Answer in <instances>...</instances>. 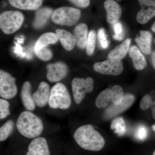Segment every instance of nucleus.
Wrapping results in <instances>:
<instances>
[{
    "instance_id": "7c9ffc66",
    "label": "nucleus",
    "mask_w": 155,
    "mask_h": 155,
    "mask_svg": "<svg viewBox=\"0 0 155 155\" xmlns=\"http://www.w3.org/2000/svg\"><path fill=\"white\" fill-rule=\"evenodd\" d=\"M97 36L101 47L104 49L107 48L109 45V42H108L107 35L104 28H100L98 30Z\"/></svg>"
},
{
    "instance_id": "4468645a",
    "label": "nucleus",
    "mask_w": 155,
    "mask_h": 155,
    "mask_svg": "<svg viewBox=\"0 0 155 155\" xmlns=\"http://www.w3.org/2000/svg\"><path fill=\"white\" fill-rule=\"evenodd\" d=\"M107 12V20L108 23L114 24L118 22L122 14L121 6L114 0H107L104 3Z\"/></svg>"
},
{
    "instance_id": "f8f14e48",
    "label": "nucleus",
    "mask_w": 155,
    "mask_h": 155,
    "mask_svg": "<svg viewBox=\"0 0 155 155\" xmlns=\"http://www.w3.org/2000/svg\"><path fill=\"white\" fill-rule=\"evenodd\" d=\"M26 155H50L46 140L43 137L34 139L28 145Z\"/></svg>"
},
{
    "instance_id": "5701e85b",
    "label": "nucleus",
    "mask_w": 155,
    "mask_h": 155,
    "mask_svg": "<svg viewBox=\"0 0 155 155\" xmlns=\"http://www.w3.org/2000/svg\"><path fill=\"white\" fill-rule=\"evenodd\" d=\"M58 38L56 33L48 32L42 35L35 43V51H38L42 48L46 47L50 44H54L58 42Z\"/></svg>"
},
{
    "instance_id": "2f4dec72",
    "label": "nucleus",
    "mask_w": 155,
    "mask_h": 155,
    "mask_svg": "<svg viewBox=\"0 0 155 155\" xmlns=\"http://www.w3.org/2000/svg\"><path fill=\"white\" fill-rule=\"evenodd\" d=\"M153 102L149 95H146L142 98L140 104V107L143 110H146L153 106Z\"/></svg>"
},
{
    "instance_id": "a211bd4d",
    "label": "nucleus",
    "mask_w": 155,
    "mask_h": 155,
    "mask_svg": "<svg viewBox=\"0 0 155 155\" xmlns=\"http://www.w3.org/2000/svg\"><path fill=\"white\" fill-rule=\"evenodd\" d=\"M56 34L62 46L66 51H70L73 49L76 44V39L74 35L61 28L56 30Z\"/></svg>"
},
{
    "instance_id": "4be33fe9",
    "label": "nucleus",
    "mask_w": 155,
    "mask_h": 155,
    "mask_svg": "<svg viewBox=\"0 0 155 155\" xmlns=\"http://www.w3.org/2000/svg\"><path fill=\"white\" fill-rule=\"evenodd\" d=\"M131 40L127 38L121 44L117 46L111 51L108 54L109 59H120L122 60L125 58L129 51Z\"/></svg>"
},
{
    "instance_id": "ddd939ff",
    "label": "nucleus",
    "mask_w": 155,
    "mask_h": 155,
    "mask_svg": "<svg viewBox=\"0 0 155 155\" xmlns=\"http://www.w3.org/2000/svg\"><path fill=\"white\" fill-rule=\"evenodd\" d=\"M50 86L47 82L42 81L39 85L38 89L34 93V101L39 107H43L48 103L50 95Z\"/></svg>"
},
{
    "instance_id": "c85d7f7f",
    "label": "nucleus",
    "mask_w": 155,
    "mask_h": 155,
    "mask_svg": "<svg viewBox=\"0 0 155 155\" xmlns=\"http://www.w3.org/2000/svg\"><path fill=\"white\" fill-rule=\"evenodd\" d=\"M35 53L39 59L45 61H49L53 56L52 52L47 47L35 51Z\"/></svg>"
},
{
    "instance_id": "b1692460",
    "label": "nucleus",
    "mask_w": 155,
    "mask_h": 155,
    "mask_svg": "<svg viewBox=\"0 0 155 155\" xmlns=\"http://www.w3.org/2000/svg\"><path fill=\"white\" fill-rule=\"evenodd\" d=\"M111 88H107L103 90L97 97L95 101V105L97 107L102 108L107 105L111 101Z\"/></svg>"
},
{
    "instance_id": "f704fd0d",
    "label": "nucleus",
    "mask_w": 155,
    "mask_h": 155,
    "mask_svg": "<svg viewBox=\"0 0 155 155\" xmlns=\"http://www.w3.org/2000/svg\"><path fill=\"white\" fill-rule=\"evenodd\" d=\"M114 28L115 35H119L121 34L124 33L122 25L120 22H117L114 23Z\"/></svg>"
},
{
    "instance_id": "a878e982",
    "label": "nucleus",
    "mask_w": 155,
    "mask_h": 155,
    "mask_svg": "<svg viewBox=\"0 0 155 155\" xmlns=\"http://www.w3.org/2000/svg\"><path fill=\"white\" fill-rule=\"evenodd\" d=\"M111 129L114 130V132L119 136L124 135L126 132L125 122L121 117L114 119L111 125Z\"/></svg>"
},
{
    "instance_id": "9b49d317",
    "label": "nucleus",
    "mask_w": 155,
    "mask_h": 155,
    "mask_svg": "<svg viewBox=\"0 0 155 155\" xmlns=\"http://www.w3.org/2000/svg\"><path fill=\"white\" fill-rule=\"evenodd\" d=\"M134 100L135 98L133 95L125 94L121 104L118 105L114 104L107 108L105 112V118L106 119H111L124 112L132 105Z\"/></svg>"
},
{
    "instance_id": "0eeeda50",
    "label": "nucleus",
    "mask_w": 155,
    "mask_h": 155,
    "mask_svg": "<svg viewBox=\"0 0 155 155\" xmlns=\"http://www.w3.org/2000/svg\"><path fill=\"white\" fill-rule=\"evenodd\" d=\"M16 79L8 72L0 70V96L5 99H11L17 94Z\"/></svg>"
},
{
    "instance_id": "4c0bfd02",
    "label": "nucleus",
    "mask_w": 155,
    "mask_h": 155,
    "mask_svg": "<svg viewBox=\"0 0 155 155\" xmlns=\"http://www.w3.org/2000/svg\"><path fill=\"white\" fill-rule=\"evenodd\" d=\"M151 30H152L153 32L155 33V21L153 24L152 26Z\"/></svg>"
},
{
    "instance_id": "cd10ccee",
    "label": "nucleus",
    "mask_w": 155,
    "mask_h": 155,
    "mask_svg": "<svg viewBox=\"0 0 155 155\" xmlns=\"http://www.w3.org/2000/svg\"><path fill=\"white\" fill-rule=\"evenodd\" d=\"M96 38L97 34L95 31H91L88 34L86 45L87 54L89 56L92 55L94 52Z\"/></svg>"
},
{
    "instance_id": "7ed1b4c3",
    "label": "nucleus",
    "mask_w": 155,
    "mask_h": 155,
    "mask_svg": "<svg viewBox=\"0 0 155 155\" xmlns=\"http://www.w3.org/2000/svg\"><path fill=\"white\" fill-rule=\"evenodd\" d=\"M71 103V97L65 85L58 82L52 87L48 101L50 107L66 110L70 107Z\"/></svg>"
},
{
    "instance_id": "e433bc0d",
    "label": "nucleus",
    "mask_w": 155,
    "mask_h": 155,
    "mask_svg": "<svg viewBox=\"0 0 155 155\" xmlns=\"http://www.w3.org/2000/svg\"><path fill=\"white\" fill-rule=\"evenodd\" d=\"M153 116L154 119H155V101L153 102Z\"/></svg>"
},
{
    "instance_id": "58836bf2",
    "label": "nucleus",
    "mask_w": 155,
    "mask_h": 155,
    "mask_svg": "<svg viewBox=\"0 0 155 155\" xmlns=\"http://www.w3.org/2000/svg\"><path fill=\"white\" fill-rule=\"evenodd\" d=\"M152 128L153 130V131H154L155 132V125H153Z\"/></svg>"
},
{
    "instance_id": "ea45409f",
    "label": "nucleus",
    "mask_w": 155,
    "mask_h": 155,
    "mask_svg": "<svg viewBox=\"0 0 155 155\" xmlns=\"http://www.w3.org/2000/svg\"><path fill=\"white\" fill-rule=\"evenodd\" d=\"M153 155H155V150L154 151V152L153 153Z\"/></svg>"
},
{
    "instance_id": "a19ab883",
    "label": "nucleus",
    "mask_w": 155,
    "mask_h": 155,
    "mask_svg": "<svg viewBox=\"0 0 155 155\" xmlns=\"http://www.w3.org/2000/svg\"><path fill=\"white\" fill-rule=\"evenodd\" d=\"M118 1H121V0H118Z\"/></svg>"
},
{
    "instance_id": "39448f33",
    "label": "nucleus",
    "mask_w": 155,
    "mask_h": 155,
    "mask_svg": "<svg viewBox=\"0 0 155 155\" xmlns=\"http://www.w3.org/2000/svg\"><path fill=\"white\" fill-rule=\"evenodd\" d=\"M24 16L18 11H6L0 15V28L6 34L17 31L24 22Z\"/></svg>"
},
{
    "instance_id": "c9c22d12",
    "label": "nucleus",
    "mask_w": 155,
    "mask_h": 155,
    "mask_svg": "<svg viewBox=\"0 0 155 155\" xmlns=\"http://www.w3.org/2000/svg\"><path fill=\"white\" fill-rule=\"evenodd\" d=\"M152 62L154 69H155V51L153 53L152 58Z\"/></svg>"
},
{
    "instance_id": "1a4fd4ad",
    "label": "nucleus",
    "mask_w": 155,
    "mask_h": 155,
    "mask_svg": "<svg viewBox=\"0 0 155 155\" xmlns=\"http://www.w3.org/2000/svg\"><path fill=\"white\" fill-rule=\"evenodd\" d=\"M46 77L50 82H58L67 76L68 72V67L65 63L58 62L47 65Z\"/></svg>"
},
{
    "instance_id": "bb28decb",
    "label": "nucleus",
    "mask_w": 155,
    "mask_h": 155,
    "mask_svg": "<svg viewBox=\"0 0 155 155\" xmlns=\"http://www.w3.org/2000/svg\"><path fill=\"white\" fill-rule=\"evenodd\" d=\"M14 122L8 120L0 128V141L5 140L13 132L14 128Z\"/></svg>"
},
{
    "instance_id": "72a5a7b5",
    "label": "nucleus",
    "mask_w": 155,
    "mask_h": 155,
    "mask_svg": "<svg viewBox=\"0 0 155 155\" xmlns=\"http://www.w3.org/2000/svg\"><path fill=\"white\" fill-rule=\"evenodd\" d=\"M76 7L80 8H86L89 5L90 0H68Z\"/></svg>"
},
{
    "instance_id": "20e7f679",
    "label": "nucleus",
    "mask_w": 155,
    "mask_h": 155,
    "mask_svg": "<svg viewBox=\"0 0 155 155\" xmlns=\"http://www.w3.org/2000/svg\"><path fill=\"white\" fill-rule=\"evenodd\" d=\"M81 17L79 9L69 7L56 9L52 14V21L58 25L71 26L77 23Z\"/></svg>"
},
{
    "instance_id": "dca6fc26",
    "label": "nucleus",
    "mask_w": 155,
    "mask_h": 155,
    "mask_svg": "<svg viewBox=\"0 0 155 155\" xmlns=\"http://www.w3.org/2000/svg\"><path fill=\"white\" fill-rule=\"evenodd\" d=\"M140 36L137 35L135 41L142 52L146 55H149L151 53V43L152 35L147 31L140 30Z\"/></svg>"
},
{
    "instance_id": "412c9836",
    "label": "nucleus",
    "mask_w": 155,
    "mask_h": 155,
    "mask_svg": "<svg viewBox=\"0 0 155 155\" xmlns=\"http://www.w3.org/2000/svg\"><path fill=\"white\" fill-rule=\"evenodd\" d=\"M87 27L84 23L78 24L74 30V36L76 39V44L81 49L86 48L87 41Z\"/></svg>"
},
{
    "instance_id": "f257e3e1",
    "label": "nucleus",
    "mask_w": 155,
    "mask_h": 155,
    "mask_svg": "<svg viewBox=\"0 0 155 155\" xmlns=\"http://www.w3.org/2000/svg\"><path fill=\"white\" fill-rule=\"evenodd\" d=\"M74 139L79 146L88 150L98 151L102 149L105 141L92 125H85L78 127L74 134Z\"/></svg>"
},
{
    "instance_id": "2eb2a0df",
    "label": "nucleus",
    "mask_w": 155,
    "mask_h": 155,
    "mask_svg": "<svg viewBox=\"0 0 155 155\" xmlns=\"http://www.w3.org/2000/svg\"><path fill=\"white\" fill-rule=\"evenodd\" d=\"M31 84L29 81H26L22 84L20 97L23 106L27 110L33 111L35 108V104L31 95Z\"/></svg>"
},
{
    "instance_id": "9d476101",
    "label": "nucleus",
    "mask_w": 155,
    "mask_h": 155,
    "mask_svg": "<svg viewBox=\"0 0 155 155\" xmlns=\"http://www.w3.org/2000/svg\"><path fill=\"white\" fill-rule=\"evenodd\" d=\"M141 9L137 15L139 23L144 24L155 16V0H138Z\"/></svg>"
},
{
    "instance_id": "6ab92c4d",
    "label": "nucleus",
    "mask_w": 155,
    "mask_h": 155,
    "mask_svg": "<svg viewBox=\"0 0 155 155\" xmlns=\"http://www.w3.org/2000/svg\"><path fill=\"white\" fill-rule=\"evenodd\" d=\"M12 7L22 10L33 11L38 9L43 0H8Z\"/></svg>"
},
{
    "instance_id": "423d86ee",
    "label": "nucleus",
    "mask_w": 155,
    "mask_h": 155,
    "mask_svg": "<svg viewBox=\"0 0 155 155\" xmlns=\"http://www.w3.org/2000/svg\"><path fill=\"white\" fill-rule=\"evenodd\" d=\"M72 95L76 104H80L85 98L87 93L94 89V81L91 78L86 79L80 78H73L71 82Z\"/></svg>"
},
{
    "instance_id": "473e14b6",
    "label": "nucleus",
    "mask_w": 155,
    "mask_h": 155,
    "mask_svg": "<svg viewBox=\"0 0 155 155\" xmlns=\"http://www.w3.org/2000/svg\"><path fill=\"white\" fill-rule=\"evenodd\" d=\"M148 130L145 126L141 125L137 129L136 131L135 136L137 139L143 140L147 137Z\"/></svg>"
},
{
    "instance_id": "6e6552de",
    "label": "nucleus",
    "mask_w": 155,
    "mask_h": 155,
    "mask_svg": "<svg viewBox=\"0 0 155 155\" xmlns=\"http://www.w3.org/2000/svg\"><path fill=\"white\" fill-rule=\"evenodd\" d=\"M93 69L95 71L101 74L116 76L123 72V64L120 59H108L95 63Z\"/></svg>"
},
{
    "instance_id": "393cba45",
    "label": "nucleus",
    "mask_w": 155,
    "mask_h": 155,
    "mask_svg": "<svg viewBox=\"0 0 155 155\" xmlns=\"http://www.w3.org/2000/svg\"><path fill=\"white\" fill-rule=\"evenodd\" d=\"M111 89V102L116 105L120 104L122 102L124 96L123 89L119 85H115Z\"/></svg>"
},
{
    "instance_id": "f03ea898",
    "label": "nucleus",
    "mask_w": 155,
    "mask_h": 155,
    "mask_svg": "<svg viewBox=\"0 0 155 155\" xmlns=\"http://www.w3.org/2000/svg\"><path fill=\"white\" fill-rule=\"evenodd\" d=\"M16 126L20 134L28 138L38 137L44 129L40 118L29 111H23L20 114Z\"/></svg>"
},
{
    "instance_id": "f3484780",
    "label": "nucleus",
    "mask_w": 155,
    "mask_h": 155,
    "mask_svg": "<svg viewBox=\"0 0 155 155\" xmlns=\"http://www.w3.org/2000/svg\"><path fill=\"white\" fill-rule=\"evenodd\" d=\"M53 12V9L49 7H44L37 10L32 23L34 28L40 29L44 27L51 17Z\"/></svg>"
},
{
    "instance_id": "c756f323",
    "label": "nucleus",
    "mask_w": 155,
    "mask_h": 155,
    "mask_svg": "<svg viewBox=\"0 0 155 155\" xmlns=\"http://www.w3.org/2000/svg\"><path fill=\"white\" fill-rule=\"evenodd\" d=\"M10 104L8 101L5 99H0V119H5L10 115L9 110Z\"/></svg>"
},
{
    "instance_id": "aec40b11",
    "label": "nucleus",
    "mask_w": 155,
    "mask_h": 155,
    "mask_svg": "<svg viewBox=\"0 0 155 155\" xmlns=\"http://www.w3.org/2000/svg\"><path fill=\"white\" fill-rule=\"evenodd\" d=\"M128 52L129 57L132 59L134 67L136 69L142 70L147 67L146 60L137 47L131 46Z\"/></svg>"
}]
</instances>
